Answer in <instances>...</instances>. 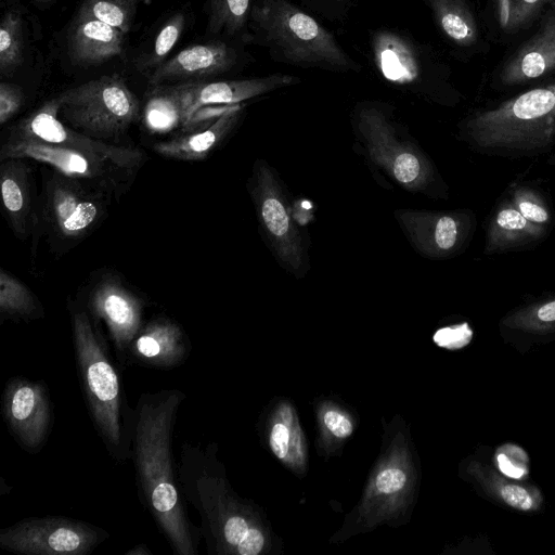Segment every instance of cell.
<instances>
[{
    "label": "cell",
    "mask_w": 555,
    "mask_h": 555,
    "mask_svg": "<svg viewBox=\"0 0 555 555\" xmlns=\"http://www.w3.org/2000/svg\"><path fill=\"white\" fill-rule=\"evenodd\" d=\"M111 197L95 185L52 169L44 178L38 199L33 257L41 235H47L60 250L88 236L105 218Z\"/></svg>",
    "instance_id": "obj_7"
},
{
    "label": "cell",
    "mask_w": 555,
    "mask_h": 555,
    "mask_svg": "<svg viewBox=\"0 0 555 555\" xmlns=\"http://www.w3.org/2000/svg\"><path fill=\"white\" fill-rule=\"evenodd\" d=\"M264 538L262 533L256 528H250L238 545L237 553L241 555H257L262 550Z\"/></svg>",
    "instance_id": "obj_40"
},
{
    "label": "cell",
    "mask_w": 555,
    "mask_h": 555,
    "mask_svg": "<svg viewBox=\"0 0 555 555\" xmlns=\"http://www.w3.org/2000/svg\"><path fill=\"white\" fill-rule=\"evenodd\" d=\"M125 33L94 15L78 10L67 36L73 63L89 66L121 55Z\"/></svg>",
    "instance_id": "obj_23"
},
{
    "label": "cell",
    "mask_w": 555,
    "mask_h": 555,
    "mask_svg": "<svg viewBox=\"0 0 555 555\" xmlns=\"http://www.w3.org/2000/svg\"><path fill=\"white\" fill-rule=\"evenodd\" d=\"M145 127L157 133L186 125L188 94L185 83L153 86L142 112Z\"/></svg>",
    "instance_id": "obj_27"
},
{
    "label": "cell",
    "mask_w": 555,
    "mask_h": 555,
    "mask_svg": "<svg viewBox=\"0 0 555 555\" xmlns=\"http://www.w3.org/2000/svg\"><path fill=\"white\" fill-rule=\"evenodd\" d=\"M512 204L529 221L544 225L551 220V212L541 196L531 189L517 188L513 192Z\"/></svg>",
    "instance_id": "obj_35"
},
{
    "label": "cell",
    "mask_w": 555,
    "mask_h": 555,
    "mask_svg": "<svg viewBox=\"0 0 555 555\" xmlns=\"http://www.w3.org/2000/svg\"><path fill=\"white\" fill-rule=\"evenodd\" d=\"M39 1H49V0H39Z\"/></svg>",
    "instance_id": "obj_42"
},
{
    "label": "cell",
    "mask_w": 555,
    "mask_h": 555,
    "mask_svg": "<svg viewBox=\"0 0 555 555\" xmlns=\"http://www.w3.org/2000/svg\"><path fill=\"white\" fill-rule=\"evenodd\" d=\"M249 17L266 43L291 64L333 70L356 65L331 33L285 0H261Z\"/></svg>",
    "instance_id": "obj_6"
},
{
    "label": "cell",
    "mask_w": 555,
    "mask_h": 555,
    "mask_svg": "<svg viewBox=\"0 0 555 555\" xmlns=\"http://www.w3.org/2000/svg\"><path fill=\"white\" fill-rule=\"evenodd\" d=\"M243 114L240 104L206 106L189 124L188 133L158 142L154 150L162 156L195 162L209 156L233 131Z\"/></svg>",
    "instance_id": "obj_17"
},
{
    "label": "cell",
    "mask_w": 555,
    "mask_h": 555,
    "mask_svg": "<svg viewBox=\"0 0 555 555\" xmlns=\"http://www.w3.org/2000/svg\"><path fill=\"white\" fill-rule=\"evenodd\" d=\"M1 411L11 436L23 450L37 453L43 448L54 422L53 403L44 382L23 376L9 378Z\"/></svg>",
    "instance_id": "obj_12"
},
{
    "label": "cell",
    "mask_w": 555,
    "mask_h": 555,
    "mask_svg": "<svg viewBox=\"0 0 555 555\" xmlns=\"http://www.w3.org/2000/svg\"><path fill=\"white\" fill-rule=\"evenodd\" d=\"M0 317L13 321H30L43 317V308L35 294L4 269L0 270Z\"/></svg>",
    "instance_id": "obj_29"
},
{
    "label": "cell",
    "mask_w": 555,
    "mask_h": 555,
    "mask_svg": "<svg viewBox=\"0 0 555 555\" xmlns=\"http://www.w3.org/2000/svg\"><path fill=\"white\" fill-rule=\"evenodd\" d=\"M18 157L50 166L61 173L95 185L113 195H121L130 185L135 171L85 151L24 140H7L0 150V160Z\"/></svg>",
    "instance_id": "obj_11"
},
{
    "label": "cell",
    "mask_w": 555,
    "mask_h": 555,
    "mask_svg": "<svg viewBox=\"0 0 555 555\" xmlns=\"http://www.w3.org/2000/svg\"><path fill=\"white\" fill-rule=\"evenodd\" d=\"M60 119L96 140L119 138L139 115V101L118 75L102 76L57 95Z\"/></svg>",
    "instance_id": "obj_8"
},
{
    "label": "cell",
    "mask_w": 555,
    "mask_h": 555,
    "mask_svg": "<svg viewBox=\"0 0 555 555\" xmlns=\"http://www.w3.org/2000/svg\"><path fill=\"white\" fill-rule=\"evenodd\" d=\"M206 11L210 34L234 36L246 25L250 0H206Z\"/></svg>",
    "instance_id": "obj_30"
},
{
    "label": "cell",
    "mask_w": 555,
    "mask_h": 555,
    "mask_svg": "<svg viewBox=\"0 0 555 555\" xmlns=\"http://www.w3.org/2000/svg\"><path fill=\"white\" fill-rule=\"evenodd\" d=\"M288 437L289 431L285 425L278 423L273 426L270 436V446L273 453L279 459H284L285 455L287 454Z\"/></svg>",
    "instance_id": "obj_39"
},
{
    "label": "cell",
    "mask_w": 555,
    "mask_h": 555,
    "mask_svg": "<svg viewBox=\"0 0 555 555\" xmlns=\"http://www.w3.org/2000/svg\"><path fill=\"white\" fill-rule=\"evenodd\" d=\"M185 400L179 389L143 392L134 405L131 460L138 496L178 555H197L201 529L186 514L172 444L178 411Z\"/></svg>",
    "instance_id": "obj_1"
},
{
    "label": "cell",
    "mask_w": 555,
    "mask_h": 555,
    "mask_svg": "<svg viewBox=\"0 0 555 555\" xmlns=\"http://www.w3.org/2000/svg\"><path fill=\"white\" fill-rule=\"evenodd\" d=\"M393 216L413 249L428 259H446L463 247L468 216L460 211L397 209Z\"/></svg>",
    "instance_id": "obj_14"
},
{
    "label": "cell",
    "mask_w": 555,
    "mask_h": 555,
    "mask_svg": "<svg viewBox=\"0 0 555 555\" xmlns=\"http://www.w3.org/2000/svg\"><path fill=\"white\" fill-rule=\"evenodd\" d=\"M468 141L493 152L531 154L555 144V83L527 90L469 118Z\"/></svg>",
    "instance_id": "obj_4"
},
{
    "label": "cell",
    "mask_w": 555,
    "mask_h": 555,
    "mask_svg": "<svg viewBox=\"0 0 555 555\" xmlns=\"http://www.w3.org/2000/svg\"><path fill=\"white\" fill-rule=\"evenodd\" d=\"M191 352L183 328L166 317H157L142 326L132 341L127 365L169 370L181 365Z\"/></svg>",
    "instance_id": "obj_19"
},
{
    "label": "cell",
    "mask_w": 555,
    "mask_h": 555,
    "mask_svg": "<svg viewBox=\"0 0 555 555\" xmlns=\"http://www.w3.org/2000/svg\"><path fill=\"white\" fill-rule=\"evenodd\" d=\"M182 495L201 517V534L207 548L217 553L235 548L247 535L248 521L230 508L216 444L182 443L177 463Z\"/></svg>",
    "instance_id": "obj_5"
},
{
    "label": "cell",
    "mask_w": 555,
    "mask_h": 555,
    "mask_svg": "<svg viewBox=\"0 0 555 555\" xmlns=\"http://www.w3.org/2000/svg\"><path fill=\"white\" fill-rule=\"evenodd\" d=\"M24 94L16 85L0 83V124L5 125L22 107Z\"/></svg>",
    "instance_id": "obj_36"
},
{
    "label": "cell",
    "mask_w": 555,
    "mask_h": 555,
    "mask_svg": "<svg viewBox=\"0 0 555 555\" xmlns=\"http://www.w3.org/2000/svg\"><path fill=\"white\" fill-rule=\"evenodd\" d=\"M464 469L467 480L481 499L520 514L533 515L544 509L545 498L535 483L513 479L476 456L468 459Z\"/></svg>",
    "instance_id": "obj_18"
},
{
    "label": "cell",
    "mask_w": 555,
    "mask_h": 555,
    "mask_svg": "<svg viewBox=\"0 0 555 555\" xmlns=\"http://www.w3.org/2000/svg\"><path fill=\"white\" fill-rule=\"evenodd\" d=\"M126 555H153L152 551L146 544H138L127 551Z\"/></svg>",
    "instance_id": "obj_41"
},
{
    "label": "cell",
    "mask_w": 555,
    "mask_h": 555,
    "mask_svg": "<svg viewBox=\"0 0 555 555\" xmlns=\"http://www.w3.org/2000/svg\"><path fill=\"white\" fill-rule=\"evenodd\" d=\"M544 232V225L526 219L512 202L503 203L490 221L485 251L493 254L512 250L539 240Z\"/></svg>",
    "instance_id": "obj_26"
},
{
    "label": "cell",
    "mask_w": 555,
    "mask_h": 555,
    "mask_svg": "<svg viewBox=\"0 0 555 555\" xmlns=\"http://www.w3.org/2000/svg\"><path fill=\"white\" fill-rule=\"evenodd\" d=\"M353 149L378 181L427 196H439L440 178L428 155L392 114L379 102L359 103L352 113Z\"/></svg>",
    "instance_id": "obj_3"
},
{
    "label": "cell",
    "mask_w": 555,
    "mask_h": 555,
    "mask_svg": "<svg viewBox=\"0 0 555 555\" xmlns=\"http://www.w3.org/2000/svg\"><path fill=\"white\" fill-rule=\"evenodd\" d=\"M23 24L18 13L8 11L0 24V70L10 75L23 61Z\"/></svg>",
    "instance_id": "obj_31"
},
{
    "label": "cell",
    "mask_w": 555,
    "mask_h": 555,
    "mask_svg": "<svg viewBox=\"0 0 555 555\" xmlns=\"http://www.w3.org/2000/svg\"><path fill=\"white\" fill-rule=\"evenodd\" d=\"M371 42L376 69L387 82L415 95H429V61L416 42L388 29L375 31Z\"/></svg>",
    "instance_id": "obj_16"
},
{
    "label": "cell",
    "mask_w": 555,
    "mask_h": 555,
    "mask_svg": "<svg viewBox=\"0 0 555 555\" xmlns=\"http://www.w3.org/2000/svg\"><path fill=\"white\" fill-rule=\"evenodd\" d=\"M547 0H494L499 26L507 34L528 27Z\"/></svg>",
    "instance_id": "obj_33"
},
{
    "label": "cell",
    "mask_w": 555,
    "mask_h": 555,
    "mask_svg": "<svg viewBox=\"0 0 555 555\" xmlns=\"http://www.w3.org/2000/svg\"><path fill=\"white\" fill-rule=\"evenodd\" d=\"M72 336L77 374L94 428L109 457L131 460L134 406H130L121 376L106 340L90 312L70 306Z\"/></svg>",
    "instance_id": "obj_2"
},
{
    "label": "cell",
    "mask_w": 555,
    "mask_h": 555,
    "mask_svg": "<svg viewBox=\"0 0 555 555\" xmlns=\"http://www.w3.org/2000/svg\"><path fill=\"white\" fill-rule=\"evenodd\" d=\"M326 427L337 437H348L352 431L351 422L336 411H327L324 415Z\"/></svg>",
    "instance_id": "obj_38"
},
{
    "label": "cell",
    "mask_w": 555,
    "mask_h": 555,
    "mask_svg": "<svg viewBox=\"0 0 555 555\" xmlns=\"http://www.w3.org/2000/svg\"><path fill=\"white\" fill-rule=\"evenodd\" d=\"M555 70V11L544 18L540 30L502 67L505 86L525 83Z\"/></svg>",
    "instance_id": "obj_25"
},
{
    "label": "cell",
    "mask_w": 555,
    "mask_h": 555,
    "mask_svg": "<svg viewBox=\"0 0 555 555\" xmlns=\"http://www.w3.org/2000/svg\"><path fill=\"white\" fill-rule=\"evenodd\" d=\"M441 33L459 47H470L479 38L478 25L466 0H428Z\"/></svg>",
    "instance_id": "obj_28"
},
{
    "label": "cell",
    "mask_w": 555,
    "mask_h": 555,
    "mask_svg": "<svg viewBox=\"0 0 555 555\" xmlns=\"http://www.w3.org/2000/svg\"><path fill=\"white\" fill-rule=\"evenodd\" d=\"M503 341L526 353L555 340V297L533 301L507 312L499 322Z\"/></svg>",
    "instance_id": "obj_24"
},
{
    "label": "cell",
    "mask_w": 555,
    "mask_h": 555,
    "mask_svg": "<svg viewBox=\"0 0 555 555\" xmlns=\"http://www.w3.org/2000/svg\"><path fill=\"white\" fill-rule=\"evenodd\" d=\"M109 533L64 516L27 517L0 531V547L24 555H88Z\"/></svg>",
    "instance_id": "obj_10"
},
{
    "label": "cell",
    "mask_w": 555,
    "mask_h": 555,
    "mask_svg": "<svg viewBox=\"0 0 555 555\" xmlns=\"http://www.w3.org/2000/svg\"><path fill=\"white\" fill-rule=\"evenodd\" d=\"M298 81V77L295 76L274 74L250 79L184 82L188 94V118L184 129L193 116L206 106L240 104Z\"/></svg>",
    "instance_id": "obj_21"
},
{
    "label": "cell",
    "mask_w": 555,
    "mask_h": 555,
    "mask_svg": "<svg viewBox=\"0 0 555 555\" xmlns=\"http://www.w3.org/2000/svg\"><path fill=\"white\" fill-rule=\"evenodd\" d=\"M26 158L10 157L0 160V184L3 211L8 222L21 238L33 235L36 224L38 198Z\"/></svg>",
    "instance_id": "obj_22"
},
{
    "label": "cell",
    "mask_w": 555,
    "mask_h": 555,
    "mask_svg": "<svg viewBox=\"0 0 555 555\" xmlns=\"http://www.w3.org/2000/svg\"><path fill=\"white\" fill-rule=\"evenodd\" d=\"M405 483V475L398 468H388L380 472L376 478V487L383 493H392L400 490Z\"/></svg>",
    "instance_id": "obj_37"
},
{
    "label": "cell",
    "mask_w": 555,
    "mask_h": 555,
    "mask_svg": "<svg viewBox=\"0 0 555 555\" xmlns=\"http://www.w3.org/2000/svg\"><path fill=\"white\" fill-rule=\"evenodd\" d=\"M184 27L185 15L182 12L172 14L160 27L150 52L143 61H141L142 68L154 70L162 65L166 56L179 41Z\"/></svg>",
    "instance_id": "obj_34"
},
{
    "label": "cell",
    "mask_w": 555,
    "mask_h": 555,
    "mask_svg": "<svg viewBox=\"0 0 555 555\" xmlns=\"http://www.w3.org/2000/svg\"><path fill=\"white\" fill-rule=\"evenodd\" d=\"M236 62V51L223 41L192 44L155 68L150 85L202 81L230 70Z\"/></svg>",
    "instance_id": "obj_20"
},
{
    "label": "cell",
    "mask_w": 555,
    "mask_h": 555,
    "mask_svg": "<svg viewBox=\"0 0 555 555\" xmlns=\"http://www.w3.org/2000/svg\"><path fill=\"white\" fill-rule=\"evenodd\" d=\"M147 0H82L79 10L90 13L105 23L128 33L139 5Z\"/></svg>",
    "instance_id": "obj_32"
},
{
    "label": "cell",
    "mask_w": 555,
    "mask_h": 555,
    "mask_svg": "<svg viewBox=\"0 0 555 555\" xmlns=\"http://www.w3.org/2000/svg\"><path fill=\"white\" fill-rule=\"evenodd\" d=\"M259 229L279 264L301 279L309 270L308 240L299 228L276 171L256 159L248 181Z\"/></svg>",
    "instance_id": "obj_9"
},
{
    "label": "cell",
    "mask_w": 555,
    "mask_h": 555,
    "mask_svg": "<svg viewBox=\"0 0 555 555\" xmlns=\"http://www.w3.org/2000/svg\"><path fill=\"white\" fill-rule=\"evenodd\" d=\"M144 302L117 278L100 281L90 293L89 312L102 321L120 366L127 365L128 350L144 325Z\"/></svg>",
    "instance_id": "obj_15"
},
{
    "label": "cell",
    "mask_w": 555,
    "mask_h": 555,
    "mask_svg": "<svg viewBox=\"0 0 555 555\" xmlns=\"http://www.w3.org/2000/svg\"><path fill=\"white\" fill-rule=\"evenodd\" d=\"M59 112L60 102L56 96L17 122L12 128L9 140L72 147L106 157L122 167L138 171L143 163V154L139 150L92 139L65 125L60 119Z\"/></svg>",
    "instance_id": "obj_13"
}]
</instances>
